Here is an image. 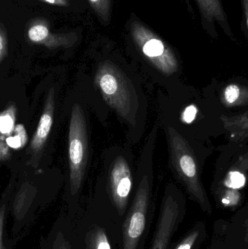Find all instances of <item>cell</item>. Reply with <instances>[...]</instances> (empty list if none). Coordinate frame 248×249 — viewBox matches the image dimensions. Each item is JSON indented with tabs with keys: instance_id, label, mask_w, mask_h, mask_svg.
<instances>
[{
	"instance_id": "cell-1",
	"label": "cell",
	"mask_w": 248,
	"mask_h": 249,
	"mask_svg": "<svg viewBox=\"0 0 248 249\" xmlns=\"http://www.w3.org/2000/svg\"><path fill=\"white\" fill-rule=\"evenodd\" d=\"M170 165L188 194L205 212L211 210L208 196L201 180L196 155L186 138L173 126L166 127Z\"/></svg>"
},
{
	"instance_id": "cell-2",
	"label": "cell",
	"mask_w": 248,
	"mask_h": 249,
	"mask_svg": "<svg viewBox=\"0 0 248 249\" xmlns=\"http://www.w3.org/2000/svg\"><path fill=\"white\" fill-rule=\"evenodd\" d=\"M95 83L109 106L130 124H135L138 102L128 77L113 64L103 63L98 69Z\"/></svg>"
},
{
	"instance_id": "cell-3",
	"label": "cell",
	"mask_w": 248,
	"mask_h": 249,
	"mask_svg": "<svg viewBox=\"0 0 248 249\" xmlns=\"http://www.w3.org/2000/svg\"><path fill=\"white\" fill-rule=\"evenodd\" d=\"M88 160V136L84 111L79 104L71 109L68 130L70 189L77 194L81 187Z\"/></svg>"
},
{
	"instance_id": "cell-4",
	"label": "cell",
	"mask_w": 248,
	"mask_h": 249,
	"mask_svg": "<svg viewBox=\"0 0 248 249\" xmlns=\"http://www.w3.org/2000/svg\"><path fill=\"white\" fill-rule=\"evenodd\" d=\"M149 196V181L148 177L144 176L124 223L122 249H136L147 223Z\"/></svg>"
},
{
	"instance_id": "cell-5",
	"label": "cell",
	"mask_w": 248,
	"mask_h": 249,
	"mask_svg": "<svg viewBox=\"0 0 248 249\" xmlns=\"http://www.w3.org/2000/svg\"><path fill=\"white\" fill-rule=\"evenodd\" d=\"M183 207L182 193L174 187L166 192L151 249H167L178 227Z\"/></svg>"
},
{
	"instance_id": "cell-6",
	"label": "cell",
	"mask_w": 248,
	"mask_h": 249,
	"mask_svg": "<svg viewBox=\"0 0 248 249\" xmlns=\"http://www.w3.org/2000/svg\"><path fill=\"white\" fill-rule=\"evenodd\" d=\"M137 42L150 62L163 74L170 76L179 70V61L173 51L158 37L144 31L137 35Z\"/></svg>"
},
{
	"instance_id": "cell-7",
	"label": "cell",
	"mask_w": 248,
	"mask_h": 249,
	"mask_svg": "<svg viewBox=\"0 0 248 249\" xmlns=\"http://www.w3.org/2000/svg\"><path fill=\"white\" fill-rule=\"evenodd\" d=\"M132 182V173L128 162L123 157H118L111 168L109 183L112 202L120 215L126 210Z\"/></svg>"
},
{
	"instance_id": "cell-8",
	"label": "cell",
	"mask_w": 248,
	"mask_h": 249,
	"mask_svg": "<svg viewBox=\"0 0 248 249\" xmlns=\"http://www.w3.org/2000/svg\"><path fill=\"white\" fill-rule=\"evenodd\" d=\"M54 112H55V90L53 88L50 89L45 101L43 112L39 119L36 132L32 138L29 152L30 155L29 164L36 168L42 158V154L45 143L50 133L53 124Z\"/></svg>"
},
{
	"instance_id": "cell-9",
	"label": "cell",
	"mask_w": 248,
	"mask_h": 249,
	"mask_svg": "<svg viewBox=\"0 0 248 249\" xmlns=\"http://www.w3.org/2000/svg\"><path fill=\"white\" fill-rule=\"evenodd\" d=\"M221 122L233 142H243L248 139V110L238 115L224 116Z\"/></svg>"
},
{
	"instance_id": "cell-10",
	"label": "cell",
	"mask_w": 248,
	"mask_h": 249,
	"mask_svg": "<svg viewBox=\"0 0 248 249\" xmlns=\"http://www.w3.org/2000/svg\"><path fill=\"white\" fill-rule=\"evenodd\" d=\"M86 249H112L103 228L95 226L86 234Z\"/></svg>"
},
{
	"instance_id": "cell-11",
	"label": "cell",
	"mask_w": 248,
	"mask_h": 249,
	"mask_svg": "<svg viewBox=\"0 0 248 249\" xmlns=\"http://www.w3.org/2000/svg\"><path fill=\"white\" fill-rule=\"evenodd\" d=\"M248 96V89L237 84H230L223 91L222 98L226 105L237 106L247 102Z\"/></svg>"
},
{
	"instance_id": "cell-12",
	"label": "cell",
	"mask_w": 248,
	"mask_h": 249,
	"mask_svg": "<svg viewBox=\"0 0 248 249\" xmlns=\"http://www.w3.org/2000/svg\"><path fill=\"white\" fill-rule=\"evenodd\" d=\"M16 118H17V109L14 105H10L0 115V132L1 139L5 136H10L16 128Z\"/></svg>"
},
{
	"instance_id": "cell-13",
	"label": "cell",
	"mask_w": 248,
	"mask_h": 249,
	"mask_svg": "<svg viewBox=\"0 0 248 249\" xmlns=\"http://www.w3.org/2000/svg\"><path fill=\"white\" fill-rule=\"evenodd\" d=\"M201 10L206 18L224 21V11L220 0H197Z\"/></svg>"
},
{
	"instance_id": "cell-14",
	"label": "cell",
	"mask_w": 248,
	"mask_h": 249,
	"mask_svg": "<svg viewBox=\"0 0 248 249\" xmlns=\"http://www.w3.org/2000/svg\"><path fill=\"white\" fill-rule=\"evenodd\" d=\"M14 133V136L10 135L4 139H0L5 141L7 144L13 149H17L23 147L28 142L27 133L24 126L22 124H17Z\"/></svg>"
},
{
	"instance_id": "cell-15",
	"label": "cell",
	"mask_w": 248,
	"mask_h": 249,
	"mask_svg": "<svg viewBox=\"0 0 248 249\" xmlns=\"http://www.w3.org/2000/svg\"><path fill=\"white\" fill-rule=\"evenodd\" d=\"M231 171L234 172H248V149L240 153L233 161L231 167Z\"/></svg>"
},
{
	"instance_id": "cell-16",
	"label": "cell",
	"mask_w": 248,
	"mask_h": 249,
	"mask_svg": "<svg viewBox=\"0 0 248 249\" xmlns=\"http://www.w3.org/2000/svg\"><path fill=\"white\" fill-rule=\"evenodd\" d=\"M48 36V28L43 25H36L29 31V37L32 42H41Z\"/></svg>"
},
{
	"instance_id": "cell-17",
	"label": "cell",
	"mask_w": 248,
	"mask_h": 249,
	"mask_svg": "<svg viewBox=\"0 0 248 249\" xmlns=\"http://www.w3.org/2000/svg\"><path fill=\"white\" fill-rule=\"evenodd\" d=\"M199 235V231L198 229L194 230L190 234L187 235L186 238L179 244L176 249H191L195 244V241L198 239Z\"/></svg>"
},
{
	"instance_id": "cell-18",
	"label": "cell",
	"mask_w": 248,
	"mask_h": 249,
	"mask_svg": "<svg viewBox=\"0 0 248 249\" xmlns=\"http://www.w3.org/2000/svg\"><path fill=\"white\" fill-rule=\"evenodd\" d=\"M52 249H71L69 242L61 232H58L53 243Z\"/></svg>"
},
{
	"instance_id": "cell-19",
	"label": "cell",
	"mask_w": 248,
	"mask_h": 249,
	"mask_svg": "<svg viewBox=\"0 0 248 249\" xmlns=\"http://www.w3.org/2000/svg\"><path fill=\"white\" fill-rule=\"evenodd\" d=\"M10 148L5 141L0 139V160L1 162L10 159V156H11Z\"/></svg>"
},
{
	"instance_id": "cell-20",
	"label": "cell",
	"mask_w": 248,
	"mask_h": 249,
	"mask_svg": "<svg viewBox=\"0 0 248 249\" xmlns=\"http://www.w3.org/2000/svg\"><path fill=\"white\" fill-rule=\"evenodd\" d=\"M7 55V41L6 36L1 32L0 35V62H2Z\"/></svg>"
},
{
	"instance_id": "cell-21",
	"label": "cell",
	"mask_w": 248,
	"mask_h": 249,
	"mask_svg": "<svg viewBox=\"0 0 248 249\" xmlns=\"http://www.w3.org/2000/svg\"><path fill=\"white\" fill-rule=\"evenodd\" d=\"M4 208L5 206H1L0 212V249H4V242H3V227H4Z\"/></svg>"
},
{
	"instance_id": "cell-22",
	"label": "cell",
	"mask_w": 248,
	"mask_h": 249,
	"mask_svg": "<svg viewBox=\"0 0 248 249\" xmlns=\"http://www.w3.org/2000/svg\"><path fill=\"white\" fill-rule=\"evenodd\" d=\"M243 5H244L245 13H246V18L248 26V0H243Z\"/></svg>"
},
{
	"instance_id": "cell-23",
	"label": "cell",
	"mask_w": 248,
	"mask_h": 249,
	"mask_svg": "<svg viewBox=\"0 0 248 249\" xmlns=\"http://www.w3.org/2000/svg\"><path fill=\"white\" fill-rule=\"evenodd\" d=\"M45 1H48V2L50 3H54L55 1V0H45Z\"/></svg>"
},
{
	"instance_id": "cell-24",
	"label": "cell",
	"mask_w": 248,
	"mask_h": 249,
	"mask_svg": "<svg viewBox=\"0 0 248 249\" xmlns=\"http://www.w3.org/2000/svg\"><path fill=\"white\" fill-rule=\"evenodd\" d=\"M99 1V0H90V1H92V2H96V1Z\"/></svg>"
}]
</instances>
